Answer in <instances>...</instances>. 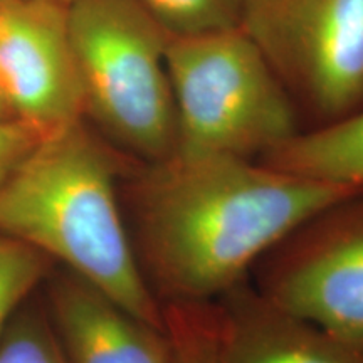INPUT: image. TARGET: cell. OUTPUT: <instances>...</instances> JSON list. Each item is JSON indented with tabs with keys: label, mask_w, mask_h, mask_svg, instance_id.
Wrapping results in <instances>:
<instances>
[{
	"label": "cell",
	"mask_w": 363,
	"mask_h": 363,
	"mask_svg": "<svg viewBox=\"0 0 363 363\" xmlns=\"http://www.w3.org/2000/svg\"><path fill=\"white\" fill-rule=\"evenodd\" d=\"M362 190L247 158L175 152L145 163L133 187L143 262L169 303H208L303 224Z\"/></svg>",
	"instance_id": "obj_1"
},
{
	"label": "cell",
	"mask_w": 363,
	"mask_h": 363,
	"mask_svg": "<svg viewBox=\"0 0 363 363\" xmlns=\"http://www.w3.org/2000/svg\"><path fill=\"white\" fill-rule=\"evenodd\" d=\"M0 235L65 262L130 315L165 331L116 197V160L86 120L43 135L0 184Z\"/></svg>",
	"instance_id": "obj_2"
},
{
	"label": "cell",
	"mask_w": 363,
	"mask_h": 363,
	"mask_svg": "<svg viewBox=\"0 0 363 363\" xmlns=\"http://www.w3.org/2000/svg\"><path fill=\"white\" fill-rule=\"evenodd\" d=\"M177 152L254 160L299 133L298 106L242 27L169 38Z\"/></svg>",
	"instance_id": "obj_3"
},
{
	"label": "cell",
	"mask_w": 363,
	"mask_h": 363,
	"mask_svg": "<svg viewBox=\"0 0 363 363\" xmlns=\"http://www.w3.org/2000/svg\"><path fill=\"white\" fill-rule=\"evenodd\" d=\"M69 33L84 120L143 163L175 153L179 125L165 30L138 0H79L69 7Z\"/></svg>",
	"instance_id": "obj_4"
},
{
	"label": "cell",
	"mask_w": 363,
	"mask_h": 363,
	"mask_svg": "<svg viewBox=\"0 0 363 363\" xmlns=\"http://www.w3.org/2000/svg\"><path fill=\"white\" fill-rule=\"evenodd\" d=\"M239 27L316 126L363 108V0H242Z\"/></svg>",
	"instance_id": "obj_5"
},
{
	"label": "cell",
	"mask_w": 363,
	"mask_h": 363,
	"mask_svg": "<svg viewBox=\"0 0 363 363\" xmlns=\"http://www.w3.org/2000/svg\"><path fill=\"white\" fill-rule=\"evenodd\" d=\"M261 294L363 355V190L276 246Z\"/></svg>",
	"instance_id": "obj_6"
},
{
	"label": "cell",
	"mask_w": 363,
	"mask_h": 363,
	"mask_svg": "<svg viewBox=\"0 0 363 363\" xmlns=\"http://www.w3.org/2000/svg\"><path fill=\"white\" fill-rule=\"evenodd\" d=\"M0 84L12 116L40 136L84 120L69 7L49 0L0 4Z\"/></svg>",
	"instance_id": "obj_7"
},
{
	"label": "cell",
	"mask_w": 363,
	"mask_h": 363,
	"mask_svg": "<svg viewBox=\"0 0 363 363\" xmlns=\"http://www.w3.org/2000/svg\"><path fill=\"white\" fill-rule=\"evenodd\" d=\"M212 306L217 363H363V355L262 294L239 286Z\"/></svg>",
	"instance_id": "obj_8"
},
{
	"label": "cell",
	"mask_w": 363,
	"mask_h": 363,
	"mask_svg": "<svg viewBox=\"0 0 363 363\" xmlns=\"http://www.w3.org/2000/svg\"><path fill=\"white\" fill-rule=\"evenodd\" d=\"M54 313L69 363H175L165 331L130 315L78 276L57 284Z\"/></svg>",
	"instance_id": "obj_9"
},
{
	"label": "cell",
	"mask_w": 363,
	"mask_h": 363,
	"mask_svg": "<svg viewBox=\"0 0 363 363\" xmlns=\"http://www.w3.org/2000/svg\"><path fill=\"white\" fill-rule=\"evenodd\" d=\"M261 162L306 179L363 189V108L301 130Z\"/></svg>",
	"instance_id": "obj_10"
},
{
	"label": "cell",
	"mask_w": 363,
	"mask_h": 363,
	"mask_svg": "<svg viewBox=\"0 0 363 363\" xmlns=\"http://www.w3.org/2000/svg\"><path fill=\"white\" fill-rule=\"evenodd\" d=\"M169 38L239 26L242 0H138Z\"/></svg>",
	"instance_id": "obj_11"
},
{
	"label": "cell",
	"mask_w": 363,
	"mask_h": 363,
	"mask_svg": "<svg viewBox=\"0 0 363 363\" xmlns=\"http://www.w3.org/2000/svg\"><path fill=\"white\" fill-rule=\"evenodd\" d=\"M163 323L175 363H217L212 308L207 303H169Z\"/></svg>",
	"instance_id": "obj_12"
},
{
	"label": "cell",
	"mask_w": 363,
	"mask_h": 363,
	"mask_svg": "<svg viewBox=\"0 0 363 363\" xmlns=\"http://www.w3.org/2000/svg\"><path fill=\"white\" fill-rule=\"evenodd\" d=\"M44 272L40 252L0 235V335L9 318Z\"/></svg>",
	"instance_id": "obj_13"
},
{
	"label": "cell",
	"mask_w": 363,
	"mask_h": 363,
	"mask_svg": "<svg viewBox=\"0 0 363 363\" xmlns=\"http://www.w3.org/2000/svg\"><path fill=\"white\" fill-rule=\"evenodd\" d=\"M0 363H69L62 347L38 318H22L0 338Z\"/></svg>",
	"instance_id": "obj_14"
},
{
	"label": "cell",
	"mask_w": 363,
	"mask_h": 363,
	"mask_svg": "<svg viewBox=\"0 0 363 363\" xmlns=\"http://www.w3.org/2000/svg\"><path fill=\"white\" fill-rule=\"evenodd\" d=\"M39 138L38 131L19 120L0 121V184Z\"/></svg>",
	"instance_id": "obj_15"
},
{
	"label": "cell",
	"mask_w": 363,
	"mask_h": 363,
	"mask_svg": "<svg viewBox=\"0 0 363 363\" xmlns=\"http://www.w3.org/2000/svg\"><path fill=\"white\" fill-rule=\"evenodd\" d=\"M7 120H16V118L12 116L11 108H9L7 104L6 94H4L2 91V84H0V121H7Z\"/></svg>",
	"instance_id": "obj_16"
},
{
	"label": "cell",
	"mask_w": 363,
	"mask_h": 363,
	"mask_svg": "<svg viewBox=\"0 0 363 363\" xmlns=\"http://www.w3.org/2000/svg\"><path fill=\"white\" fill-rule=\"evenodd\" d=\"M4 2H13V0H0V4H4ZM49 2H57V4H62V6L71 7V6H74L76 2H79V0H49Z\"/></svg>",
	"instance_id": "obj_17"
}]
</instances>
